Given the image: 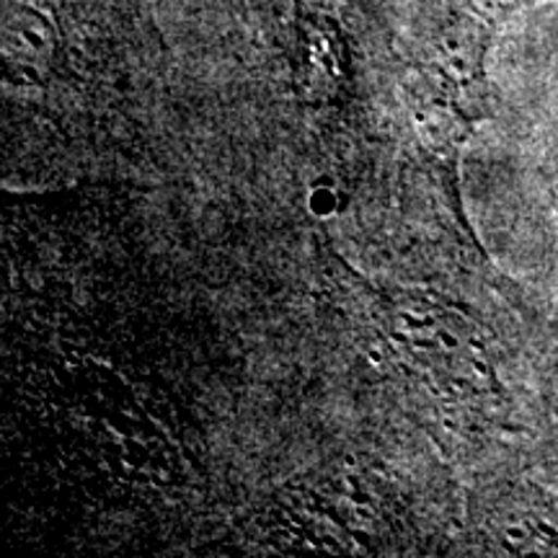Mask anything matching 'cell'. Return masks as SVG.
Returning a JSON list of instances; mask_svg holds the SVG:
<instances>
[{
  "label": "cell",
  "instance_id": "obj_1",
  "mask_svg": "<svg viewBox=\"0 0 558 558\" xmlns=\"http://www.w3.org/2000/svg\"><path fill=\"white\" fill-rule=\"evenodd\" d=\"M541 0H427L416 29L424 109L469 130L492 111L486 58L514 13Z\"/></svg>",
  "mask_w": 558,
  "mask_h": 558
}]
</instances>
